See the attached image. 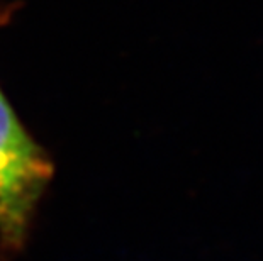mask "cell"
Listing matches in <instances>:
<instances>
[{
    "label": "cell",
    "instance_id": "7a4b0ae2",
    "mask_svg": "<svg viewBox=\"0 0 263 261\" xmlns=\"http://www.w3.org/2000/svg\"><path fill=\"white\" fill-rule=\"evenodd\" d=\"M10 5L5 4V2H0V26H4L5 22L9 21V15H10Z\"/></svg>",
    "mask_w": 263,
    "mask_h": 261
},
{
    "label": "cell",
    "instance_id": "6da1fadb",
    "mask_svg": "<svg viewBox=\"0 0 263 261\" xmlns=\"http://www.w3.org/2000/svg\"><path fill=\"white\" fill-rule=\"evenodd\" d=\"M53 161L0 88V246L19 251L53 178Z\"/></svg>",
    "mask_w": 263,
    "mask_h": 261
}]
</instances>
